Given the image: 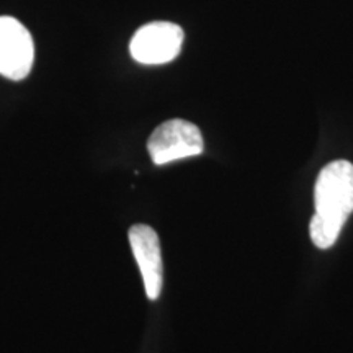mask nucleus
Returning <instances> with one entry per match:
<instances>
[{
	"label": "nucleus",
	"mask_w": 353,
	"mask_h": 353,
	"mask_svg": "<svg viewBox=\"0 0 353 353\" xmlns=\"http://www.w3.org/2000/svg\"><path fill=\"white\" fill-rule=\"evenodd\" d=\"M316 213L309 223L311 241L330 249L353 213V164L334 161L319 172L314 187Z\"/></svg>",
	"instance_id": "obj_1"
},
{
	"label": "nucleus",
	"mask_w": 353,
	"mask_h": 353,
	"mask_svg": "<svg viewBox=\"0 0 353 353\" xmlns=\"http://www.w3.org/2000/svg\"><path fill=\"white\" fill-rule=\"evenodd\" d=\"M205 149L200 128L187 120L174 118L162 123L152 131L148 141V151L156 165L200 156Z\"/></svg>",
	"instance_id": "obj_2"
},
{
	"label": "nucleus",
	"mask_w": 353,
	"mask_h": 353,
	"mask_svg": "<svg viewBox=\"0 0 353 353\" xmlns=\"http://www.w3.org/2000/svg\"><path fill=\"white\" fill-rule=\"evenodd\" d=\"M183 30L170 21H152L141 26L130 43L132 59L141 64H165L180 54Z\"/></svg>",
	"instance_id": "obj_3"
},
{
	"label": "nucleus",
	"mask_w": 353,
	"mask_h": 353,
	"mask_svg": "<svg viewBox=\"0 0 353 353\" xmlns=\"http://www.w3.org/2000/svg\"><path fill=\"white\" fill-rule=\"evenodd\" d=\"M34 59L33 38L13 17H0V74L21 81L30 74Z\"/></svg>",
	"instance_id": "obj_4"
},
{
	"label": "nucleus",
	"mask_w": 353,
	"mask_h": 353,
	"mask_svg": "<svg viewBox=\"0 0 353 353\" xmlns=\"http://www.w3.org/2000/svg\"><path fill=\"white\" fill-rule=\"evenodd\" d=\"M130 244L143 275L145 294L151 301L161 296L164 283V265H162L161 242L157 232L148 224H134L128 232Z\"/></svg>",
	"instance_id": "obj_5"
}]
</instances>
